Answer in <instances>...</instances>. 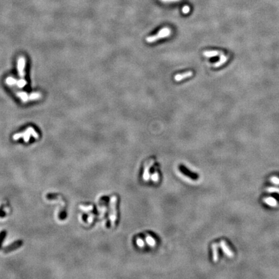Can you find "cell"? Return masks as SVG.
Wrapping results in <instances>:
<instances>
[{"label": "cell", "mask_w": 279, "mask_h": 279, "mask_svg": "<svg viewBox=\"0 0 279 279\" xmlns=\"http://www.w3.org/2000/svg\"><path fill=\"white\" fill-rule=\"evenodd\" d=\"M170 34H171V30L169 28H164L161 29L157 34L147 38L146 41L147 43H154L160 39L168 37Z\"/></svg>", "instance_id": "obj_1"}, {"label": "cell", "mask_w": 279, "mask_h": 279, "mask_svg": "<svg viewBox=\"0 0 279 279\" xmlns=\"http://www.w3.org/2000/svg\"><path fill=\"white\" fill-rule=\"evenodd\" d=\"M117 201L118 199L116 196H112L111 198L110 202V219L111 221V224L112 226H115L116 222L117 220V210H116V206H117Z\"/></svg>", "instance_id": "obj_2"}, {"label": "cell", "mask_w": 279, "mask_h": 279, "mask_svg": "<svg viewBox=\"0 0 279 279\" xmlns=\"http://www.w3.org/2000/svg\"><path fill=\"white\" fill-rule=\"evenodd\" d=\"M155 163L154 159H149L147 160L143 165V180L147 182L150 179V169L152 165Z\"/></svg>", "instance_id": "obj_3"}, {"label": "cell", "mask_w": 279, "mask_h": 279, "mask_svg": "<svg viewBox=\"0 0 279 279\" xmlns=\"http://www.w3.org/2000/svg\"><path fill=\"white\" fill-rule=\"evenodd\" d=\"M220 246L222 248V250H223L224 252V253L229 257H233L234 256V253L233 251L230 249V247L227 243V242L224 240H222L220 242Z\"/></svg>", "instance_id": "obj_4"}, {"label": "cell", "mask_w": 279, "mask_h": 279, "mask_svg": "<svg viewBox=\"0 0 279 279\" xmlns=\"http://www.w3.org/2000/svg\"><path fill=\"white\" fill-rule=\"evenodd\" d=\"M25 65V58L23 57H20L18 59V62H17V70H18L19 76L21 78H23L25 75V72L23 71Z\"/></svg>", "instance_id": "obj_5"}, {"label": "cell", "mask_w": 279, "mask_h": 279, "mask_svg": "<svg viewBox=\"0 0 279 279\" xmlns=\"http://www.w3.org/2000/svg\"><path fill=\"white\" fill-rule=\"evenodd\" d=\"M22 244H23L22 241H17L13 243L12 244H11V245L7 247L5 249L3 250V252L4 253H8V252L14 251V250L17 249V248H18L19 247H20L21 246H22Z\"/></svg>", "instance_id": "obj_6"}, {"label": "cell", "mask_w": 279, "mask_h": 279, "mask_svg": "<svg viewBox=\"0 0 279 279\" xmlns=\"http://www.w3.org/2000/svg\"><path fill=\"white\" fill-rule=\"evenodd\" d=\"M193 76V72L192 71H188L186 72L185 73L183 74H178V75H175L174 77V79L176 81H180L186 79L187 78H189L191 76Z\"/></svg>", "instance_id": "obj_7"}, {"label": "cell", "mask_w": 279, "mask_h": 279, "mask_svg": "<svg viewBox=\"0 0 279 279\" xmlns=\"http://www.w3.org/2000/svg\"><path fill=\"white\" fill-rule=\"evenodd\" d=\"M179 169L180 170V171H182V173L183 174H185L186 176L190 177L193 180L198 179V175H197V174H194L193 173L189 171V170L187 169L185 167H184V166H183V165H180Z\"/></svg>", "instance_id": "obj_8"}, {"label": "cell", "mask_w": 279, "mask_h": 279, "mask_svg": "<svg viewBox=\"0 0 279 279\" xmlns=\"http://www.w3.org/2000/svg\"><path fill=\"white\" fill-rule=\"evenodd\" d=\"M219 246L216 243H213L211 245V250L213 251V260L216 262L219 260Z\"/></svg>", "instance_id": "obj_9"}, {"label": "cell", "mask_w": 279, "mask_h": 279, "mask_svg": "<svg viewBox=\"0 0 279 279\" xmlns=\"http://www.w3.org/2000/svg\"><path fill=\"white\" fill-rule=\"evenodd\" d=\"M146 241L148 245L151 247H155L156 245V241L154 238L153 237H152L151 235L146 234Z\"/></svg>", "instance_id": "obj_10"}, {"label": "cell", "mask_w": 279, "mask_h": 279, "mask_svg": "<svg viewBox=\"0 0 279 279\" xmlns=\"http://www.w3.org/2000/svg\"><path fill=\"white\" fill-rule=\"evenodd\" d=\"M263 201L264 203L266 204L269 205L270 206H276L277 205V201L276 199H274L271 197H268V198H265L263 199Z\"/></svg>", "instance_id": "obj_11"}, {"label": "cell", "mask_w": 279, "mask_h": 279, "mask_svg": "<svg viewBox=\"0 0 279 279\" xmlns=\"http://www.w3.org/2000/svg\"><path fill=\"white\" fill-rule=\"evenodd\" d=\"M228 60V57L225 55H224L223 53H220V60L219 62H216V63L214 64V67H219L221 66L222 65H223L225 63V62Z\"/></svg>", "instance_id": "obj_12"}, {"label": "cell", "mask_w": 279, "mask_h": 279, "mask_svg": "<svg viewBox=\"0 0 279 279\" xmlns=\"http://www.w3.org/2000/svg\"><path fill=\"white\" fill-rule=\"evenodd\" d=\"M203 54L205 56H206V57L211 58V57H214V56L219 55L220 54V53L217 51H206L204 52Z\"/></svg>", "instance_id": "obj_13"}, {"label": "cell", "mask_w": 279, "mask_h": 279, "mask_svg": "<svg viewBox=\"0 0 279 279\" xmlns=\"http://www.w3.org/2000/svg\"><path fill=\"white\" fill-rule=\"evenodd\" d=\"M17 97H19L23 102H27V100L29 99V97L28 96V94L24 92L17 93Z\"/></svg>", "instance_id": "obj_14"}, {"label": "cell", "mask_w": 279, "mask_h": 279, "mask_svg": "<svg viewBox=\"0 0 279 279\" xmlns=\"http://www.w3.org/2000/svg\"><path fill=\"white\" fill-rule=\"evenodd\" d=\"M17 81L15 78H12V77H8L7 78V80H6V83H7V84H8V85H14L15 84H16V83H17Z\"/></svg>", "instance_id": "obj_15"}, {"label": "cell", "mask_w": 279, "mask_h": 279, "mask_svg": "<svg viewBox=\"0 0 279 279\" xmlns=\"http://www.w3.org/2000/svg\"><path fill=\"white\" fill-rule=\"evenodd\" d=\"M41 97V95L40 93H34L31 94L29 96V99L31 100H34L39 99Z\"/></svg>", "instance_id": "obj_16"}, {"label": "cell", "mask_w": 279, "mask_h": 279, "mask_svg": "<svg viewBox=\"0 0 279 279\" xmlns=\"http://www.w3.org/2000/svg\"><path fill=\"white\" fill-rule=\"evenodd\" d=\"M26 84H27V81L23 79H20L17 80L16 83V85H17V87H20V88H23L24 86L26 85Z\"/></svg>", "instance_id": "obj_17"}, {"label": "cell", "mask_w": 279, "mask_h": 279, "mask_svg": "<svg viewBox=\"0 0 279 279\" xmlns=\"http://www.w3.org/2000/svg\"><path fill=\"white\" fill-rule=\"evenodd\" d=\"M266 192H268V193H275L279 195V188H277V187H268L266 189H265Z\"/></svg>", "instance_id": "obj_18"}, {"label": "cell", "mask_w": 279, "mask_h": 279, "mask_svg": "<svg viewBox=\"0 0 279 279\" xmlns=\"http://www.w3.org/2000/svg\"><path fill=\"white\" fill-rule=\"evenodd\" d=\"M151 178L152 180L154 182H157L159 180V178H160L158 173V172H155L153 174H152V176H151Z\"/></svg>", "instance_id": "obj_19"}, {"label": "cell", "mask_w": 279, "mask_h": 279, "mask_svg": "<svg viewBox=\"0 0 279 279\" xmlns=\"http://www.w3.org/2000/svg\"><path fill=\"white\" fill-rule=\"evenodd\" d=\"M136 244H137V246L140 247H143V246H144L145 245V243H144V241H143V239L140 238H138L136 239Z\"/></svg>", "instance_id": "obj_20"}, {"label": "cell", "mask_w": 279, "mask_h": 279, "mask_svg": "<svg viewBox=\"0 0 279 279\" xmlns=\"http://www.w3.org/2000/svg\"><path fill=\"white\" fill-rule=\"evenodd\" d=\"M270 181H271V182H272L273 184L279 185V178L278 177L273 176L270 178Z\"/></svg>", "instance_id": "obj_21"}, {"label": "cell", "mask_w": 279, "mask_h": 279, "mask_svg": "<svg viewBox=\"0 0 279 279\" xmlns=\"http://www.w3.org/2000/svg\"><path fill=\"white\" fill-rule=\"evenodd\" d=\"M6 235V231H3L2 232V233L0 235V246H1V244H2V241L3 240L4 238V237H5Z\"/></svg>", "instance_id": "obj_22"}, {"label": "cell", "mask_w": 279, "mask_h": 279, "mask_svg": "<svg viewBox=\"0 0 279 279\" xmlns=\"http://www.w3.org/2000/svg\"><path fill=\"white\" fill-rule=\"evenodd\" d=\"M182 11L184 14H187V13H188L189 11V7L188 6H185L184 8H183Z\"/></svg>", "instance_id": "obj_23"}, {"label": "cell", "mask_w": 279, "mask_h": 279, "mask_svg": "<svg viewBox=\"0 0 279 279\" xmlns=\"http://www.w3.org/2000/svg\"><path fill=\"white\" fill-rule=\"evenodd\" d=\"M165 2H170V1H178V0H163Z\"/></svg>", "instance_id": "obj_24"}]
</instances>
